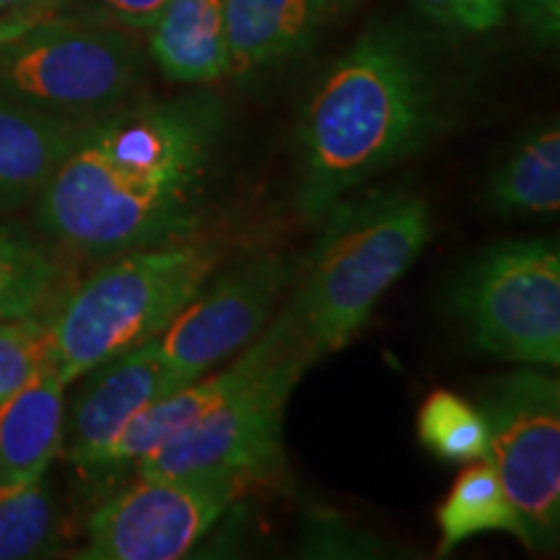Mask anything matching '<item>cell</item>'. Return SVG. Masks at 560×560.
<instances>
[{"label":"cell","instance_id":"obj_1","mask_svg":"<svg viewBox=\"0 0 560 560\" xmlns=\"http://www.w3.org/2000/svg\"><path fill=\"white\" fill-rule=\"evenodd\" d=\"M221 120L219 100L185 96L125 104L86 122L39 192V226L86 255H120L187 236Z\"/></svg>","mask_w":560,"mask_h":560},{"label":"cell","instance_id":"obj_2","mask_svg":"<svg viewBox=\"0 0 560 560\" xmlns=\"http://www.w3.org/2000/svg\"><path fill=\"white\" fill-rule=\"evenodd\" d=\"M439 128L429 75L400 34L371 30L335 62L299 125V210L325 219Z\"/></svg>","mask_w":560,"mask_h":560},{"label":"cell","instance_id":"obj_3","mask_svg":"<svg viewBox=\"0 0 560 560\" xmlns=\"http://www.w3.org/2000/svg\"><path fill=\"white\" fill-rule=\"evenodd\" d=\"M291 310L317 353L346 348L431 240V210L410 192L338 202L325 215Z\"/></svg>","mask_w":560,"mask_h":560},{"label":"cell","instance_id":"obj_4","mask_svg":"<svg viewBox=\"0 0 560 560\" xmlns=\"http://www.w3.org/2000/svg\"><path fill=\"white\" fill-rule=\"evenodd\" d=\"M247 380L195 423L138 459L140 478H226L249 486L283 470V416L304 371L319 359L289 306L260 332Z\"/></svg>","mask_w":560,"mask_h":560},{"label":"cell","instance_id":"obj_5","mask_svg":"<svg viewBox=\"0 0 560 560\" xmlns=\"http://www.w3.org/2000/svg\"><path fill=\"white\" fill-rule=\"evenodd\" d=\"M219 265L210 244L170 242L120 252L50 317L52 366L66 384L170 327Z\"/></svg>","mask_w":560,"mask_h":560},{"label":"cell","instance_id":"obj_6","mask_svg":"<svg viewBox=\"0 0 560 560\" xmlns=\"http://www.w3.org/2000/svg\"><path fill=\"white\" fill-rule=\"evenodd\" d=\"M140 75L132 39L112 26L47 16L0 39V91L86 125L128 104Z\"/></svg>","mask_w":560,"mask_h":560},{"label":"cell","instance_id":"obj_7","mask_svg":"<svg viewBox=\"0 0 560 560\" xmlns=\"http://www.w3.org/2000/svg\"><path fill=\"white\" fill-rule=\"evenodd\" d=\"M454 310L486 353L529 366H558V244L509 240L488 247L454 285Z\"/></svg>","mask_w":560,"mask_h":560},{"label":"cell","instance_id":"obj_8","mask_svg":"<svg viewBox=\"0 0 560 560\" xmlns=\"http://www.w3.org/2000/svg\"><path fill=\"white\" fill-rule=\"evenodd\" d=\"M488 423L486 459L527 532V548L550 550L560 527V387L520 369L480 395Z\"/></svg>","mask_w":560,"mask_h":560},{"label":"cell","instance_id":"obj_9","mask_svg":"<svg viewBox=\"0 0 560 560\" xmlns=\"http://www.w3.org/2000/svg\"><path fill=\"white\" fill-rule=\"evenodd\" d=\"M240 490V482L226 478H140L91 514L81 558H185Z\"/></svg>","mask_w":560,"mask_h":560},{"label":"cell","instance_id":"obj_10","mask_svg":"<svg viewBox=\"0 0 560 560\" xmlns=\"http://www.w3.org/2000/svg\"><path fill=\"white\" fill-rule=\"evenodd\" d=\"M293 276L296 262L289 257L260 255L223 272L213 283L206 280L156 338L164 361L187 382L200 380L268 327L280 291Z\"/></svg>","mask_w":560,"mask_h":560},{"label":"cell","instance_id":"obj_11","mask_svg":"<svg viewBox=\"0 0 560 560\" xmlns=\"http://www.w3.org/2000/svg\"><path fill=\"white\" fill-rule=\"evenodd\" d=\"M89 384L66 408L62 446L79 470H102L117 436L151 402L190 384L164 361L156 338L91 369Z\"/></svg>","mask_w":560,"mask_h":560},{"label":"cell","instance_id":"obj_12","mask_svg":"<svg viewBox=\"0 0 560 560\" xmlns=\"http://www.w3.org/2000/svg\"><path fill=\"white\" fill-rule=\"evenodd\" d=\"M66 387L55 366L0 405V493L45 478L62 446Z\"/></svg>","mask_w":560,"mask_h":560},{"label":"cell","instance_id":"obj_13","mask_svg":"<svg viewBox=\"0 0 560 560\" xmlns=\"http://www.w3.org/2000/svg\"><path fill=\"white\" fill-rule=\"evenodd\" d=\"M81 130L0 91V210L37 200Z\"/></svg>","mask_w":560,"mask_h":560},{"label":"cell","instance_id":"obj_14","mask_svg":"<svg viewBox=\"0 0 560 560\" xmlns=\"http://www.w3.org/2000/svg\"><path fill=\"white\" fill-rule=\"evenodd\" d=\"M335 0H226L229 73H249L304 50Z\"/></svg>","mask_w":560,"mask_h":560},{"label":"cell","instance_id":"obj_15","mask_svg":"<svg viewBox=\"0 0 560 560\" xmlns=\"http://www.w3.org/2000/svg\"><path fill=\"white\" fill-rule=\"evenodd\" d=\"M226 0H166L151 26V55L166 79L208 83L229 73Z\"/></svg>","mask_w":560,"mask_h":560},{"label":"cell","instance_id":"obj_16","mask_svg":"<svg viewBox=\"0 0 560 560\" xmlns=\"http://www.w3.org/2000/svg\"><path fill=\"white\" fill-rule=\"evenodd\" d=\"M260 338V335H257ZM252 340L247 348L242 350L240 361L231 363L229 369L219 371L210 380H195L185 387L170 392L161 400L151 402L149 408H143L136 418L130 420L128 429L117 436L115 444L104 459L102 467L112 465H125V462H138L143 454L156 450L164 444L166 439H172L174 433L195 423V420L206 416L208 410H213L223 397L229 395L236 384L247 380V374L255 369L257 359H260V340Z\"/></svg>","mask_w":560,"mask_h":560},{"label":"cell","instance_id":"obj_17","mask_svg":"<svg viewBox=\"0 0 560 560\" xmlns=\"http://www.w3.org/2000/svg\"><path fill=\"white\" fill-rule=\"evenodd\" d=\"M488 206L503 215H556L560 208V130L545 125L495 166Z\"/></svg>","mask_w":560,"mask_h":560},{"label":"cell","instance_id":"obj_18","mask_svg":"<svg viewBox=\"0 0 560 560\" xmlns=\"http://www.w3.org/2000/svg\"><path fill=\"white\" fill-rule=\"evenodd\" d=\"M436 522L441 535L439 556H450L457 545L482 532H509L527 545L520 514L488 459L459 472L450 495L439 506Z\"/></svg>","mask_w":560,"mask_h":560},{"label":"cell","instance_id":"obj_19","mask_svg":"<svg viewBox=\"0 0 560 560\" xmlns=\"http://www.w3.org/2000/svg\"><path fill=\"white\" fill-rule=\"evenodd\" d=\"M60 265L24 231L0 226V322L37 314L52 296Z\"/></svg>","mask_w":560,"mask_h":560},{"label":"cell","instance_id":"obj_20","mask_svg":"<svg viewBox=\"0 0 560 560\" xmlns=\"http://www.w3.org/2000/svg\"><path fill=\"white\" fill-rule=\"evenodd\" d=\"M418 439L446 462L486 459L490 441L482 412L450 389L431 392L420 405Z\"/></svg>","mask_w":560,"mask_h":560},{"label":"cell","instance_id":"obj_21","mask_svg":"<svg viewBox=\"0 0 560 560\" xmlns=\"http://www.w3.org/2000/svg\"><path fill=\"white\" fill-rule=\"evenodd\" d=\"M58 548V509L42 480L0 493V560L47 558Z\"/></svg>","mask_w":560,"mask_h":560},{"label":"cell","instance_id":"obj_22","mask_svg":"<svg viewBox=\"0 0 560 560\" xmlns=\"http://www.w3.org/2000/svg\"><path fill=\"white\" fill-rule=\"evenodd\" d=\"M52 366L50 319L39 314L0 322V405Z\"/></svg>","mask_w":560,"mask_h":560},{"label":"cell","instance_id":"obj_23","mask_svg":"<svg viewBox=\"0 0 560 560\" xmlns=\"http://www.w3.org/2000/svg\"><path fill=\"white\" fill-rule=\"evenodd\" d=\"M418 5L441 24L470 32L493 30L503 19L499 0H418Z\"/></svg>","mask_w":560,"mask_h":560},{"label":"cell","instance_id":"obj_24","mask_svg":"<svg viewBox=\"0 0 560 560\" xmlns=\"http://www.w3.org/2000/svg\"><path fill=\"white\" fill-rule=\"evenodd\" d=\"M107 3L128 26L149 30V26H153V21L159 19L166 0H107Z\"/></svg>","mask_w":560,"mask_h":560},{"label":"cell","instance_id":"obj_25","mask_svg":"<svg viewBox=\"0 0 560 560\" xmlns=\"http://www.w3.org/2000/svg\"><path fill=\"white\" fill-rule=\"evenodd\" d=\"M522 11L527 13L529 24L545 37H556L558 16H560V0H520Z\"/></svg>","mask_w":560,"mask_h":560},{"label":"cell","instance_id":"obj_26","mask_svg":"<svg viewBox=\"0 0 560 560\" xmlns=\"http://www.w3.org/2000/svg\"><path fill=\"white\" fill-rule=\"evenodd\" d=\"M62 0H0V19L39 21L52 16Z\"/></svg>","mask_w":560,"mask_h":560},{"label":"cell","instance_id":"obj_27","mask_svg":"<svg viewBox=\"0 0 560 560\" xmlns=\"http://www.w3.org/2000/svg\"><path fill=\"white\" fill-rule=\"evenodd\" d=\"M42 21V19H39ZM32 24H37V21H19V19H0V39H9L13 34L30 30Z\"/></svg>","mask_w":560,"mask_h":560},{"label":"cell","instance_id":"obj_28","mask_svg":"<svg viewBox=\"0 0 560 560\" xmlns=\"http://www.w3.org/2000/svg\"><path fill=\"white\" fill-rule=\"evenodd\" d=\"M335 3H338V0H335Z\"/></svg>","mask_w":560,"mask_h":560},{"label":"cell","instance_id":"obj_29","mask_svg":"<svg viewBox=\"0 0 560 560\" xmlns=\"http://www.w3.org/2000/svg\"><path fill=\"white\" fill-rule=\"evenodd\" d=\"M499 3H501V0H499Z\"/></svg>","mask_w":560,"mask_h":560}]
</instances>
